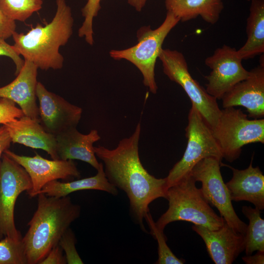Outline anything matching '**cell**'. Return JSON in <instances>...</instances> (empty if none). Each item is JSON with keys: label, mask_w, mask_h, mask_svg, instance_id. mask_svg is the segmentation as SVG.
Returning a JSON list of instances; mask_svg holds the SVG:
<instances>
[{"label": "cell", "mask_w": 264, "mask_h": 264, "mask_svg": "<svg viewBox=\"0 0 264 264\" xmlns=\"http://www.w3.org/2000/svg\"><path fill=\"white\" fill-rule=\"evenodd\" d=\"M58 160H79L90 164L96 170L100 163L97 159L93 144L101 137L97 130L88 134L79 132L76 127L70 128L55 135Z\"/></svg>", "instance_id": "obj_18"}, {"label": "cell", "mask_w": 264, "mask_h": 264, "mask_svg": "<svg viewBox=\"0 0 264 264\" xmlns=\"http://www.w3.org/2000/svg\"><path fill=\"white\" fill-rule=\"evenodd\" d=\"M76 243L74 234L69 228L62 236L58 243L65 253L67 264H84L76 250Z\"/></svg>", "instance_id": "obj_28"}, {"label": "cell", "mask_w": 264, "mask_h": 264, "mask_svg": "<svg viewBox=\"0 0 264 264\" xmlns=\"http://www.w3.org/2000/svg\"><path fill=\"white\" fill-rule=\"evenodd\" d=\"M158 58L162 63L164 73L171 81L182 88L192 105L195 106L211 129L215 128L221 110L217 99L208 93L191 75L183 54L176 50L162 48Z\"/></svg>", "instance_id": "obj_8"}, {"label": "cell", "mask_w": 264, "mask_h": 264, "mask_svg": "<svg viewBox=\"0 0 264 264\" xmlns=\"http://www.w3.org/2000/svg\"><path fill=\"white\" fill-rule=\"evenodd\" d=\"M196 182L190 174L167 189L168 208L155 222L158 229L164 231L166 225L176 221H189L211 230L223 225L225 220L212 209Z\"/></svg>", "instance_id": "obj_4"}, {"label": "cell", "mask_w": 264, "mask_h": 264, "mask_svg": "<svg viewBox=\"0 0 264 264\" xmlns=\"http://www.w3.org/2000/svg\"><path fill=\"white\" fill-rule=\"evenodd\" d=\"M192 228L202 239L209 256L216 264H232L244 250L245 235L235 231L226 221L216 230L196 224Z\"/></svg>", "instance_id": "obj_15"}, {"label": "cell", "mask_w": 264, "mask_h": 264, "mask_svg": "<svg viewBox=\"0 0 264 264\" xmlns=\"http://www.w3.org/2000/svg\"><path fill=\"white\" fill-rule=\"evenodd\" d=\"M253 155L249 166L239 170L220 163L233 172L232 178L225 183L232 201H247L260 211L264 209V176L258 166H252Z\"/></svg>", "instance_id": "obj_17"}, {"label": "cell", "mask_w": 264, "mask_h": 264, "mask_svg": "<svg viewBox=\"0 0 264 264\" xmlns=\"http://www.w3.org/2000/svg\"><path fill=\"white\" fill-rule=\"evenodd\" d=\"M37 196V209L22 239L27 264H39L81 214L80 206L68 196L59 198L40 193Z\"/></svg>", "instance_id": "obj_2"}, {"label": "cell", "mask_w": 264, "mask_h": 264, "mask_svg": "<svg viewBox=\"0 0 264 264\" xmlns=\"http://www.w3.org/2000/svg\"><path fill=\"white\" fill-rule=\"evenodd\" d=\"M223 0H165L167 11L185 22L200 16L206 22L217 23L224 8Z\"/></svg>", "instance_id": "obj_20"}, {"label": "cell", "mask_w": 264, "mask_h": 264, "mask_svg": "<svg viewBox=\"0 0 264 264\" xmlns=\"http://www.w3.org/2000/svg\"><path fill=\"white\" fill-rule=\"evenodd\" d=\"M12 142L45 151L52 159L58 160L55 135L47 132L39 119L24 115L4 125Z\"/></svg>", "instance_id": "obj_19"}, {"label": "cell", "mask_w": 264, "mask_h": 264, "mask_svg": "<svg viewBox=\"0 0 264 264\" xmlns=\"http://www.w3.org/2000/svg\"><path fill=\"white\" fill-rule=\"evenodd\" d=\"M242 60L235 48L226 44L207 57L205 64L211 69L205 77L208 81L205 85L207 93L217 100L221 99L235 85L246 79L249 71L243 66Z\"/></svg>", "instance_id": "obj_11"}, {"label": "cell", "mask_w": 264, "mask_h": 264, "mask_svg": "<svg viewBox=\"0 0 264 264\" xmlns=\"http://www.w3.org/2000/svg\"><path fill=\"white\" fill-rule=\"evenodd\" d=\"M15 104L9 99L0 98V124L5 125L24 115Z\"/></svg>", "instance_id": "obj_29"}, {"label": "cell", "mask_w": 264, "mask_h": 264, "mask_svg": "<svg viewBox=\"0 0 264 264\" xmlns=\"http://www.w3.org/2000/svg\"><path fill=\"white\" fill-rule=\"evenodd\" d=\"M247 40L237 53L242 60L264 53V0H251L246 20Z\"/></svg>", "instance_id": "obj_22"}, {"label": "cell", "mask_w": 264, "mask_h": 264, "mask_svg": "<svg viewBox=\"0 0 264 264\" xmlns=\"http://www.w3.org/2000/svg\"><path fill=\"white\" fill-rule=\"evenodd\" d=\"M36 96L39 103V119L47 132L56 135L77 127L82 117L81 108L48 91L40 82L37 86Z\"/></svg>", "instance_id": "obj_13"}, {"label": "cell", "mask_w": 264, "mask_h": 264, "mask_svg": "<svg viewBox=\"0 0 264 264\" xmlns=\"http://www.w3.org/2000/svg\"><path fill=\"white\" fill-rule=\"evenodd\" d=\"M0 264H27L22 240L6 237L0 241Z\"/></svg>", "instance_id": "obj_26"}, {"label": "cell", "mask_w": 264, "mask_h": 264, "mask_svg": "<svg viewBox=\"0 0 264 264\" xmlns=\"http://www.w3.org/2000/svg\"><path fill=\"white\" fill-rule=\"evenodd\" d=\"M246 264H264V251H257L255 255H246L242 258Z\"/></svg>", "instance_id": "obj_34"}, {"label": "cell", "mask_w": 264, "mask_h": 264, "mask_svg": "<svg viewBox=\"0 0 264 264\" xmlns=\"http://www.w3.org/2000/svg\"><path fill=\"white\" fill-rule=\"evenodd\" d=\"M102 0H87V3L82 9L84 22L78 30V36L84 38L86 42L90 45L94 43L93 21L101 9Z\"/></svg>", "instance_id": "obj_27"}, {"label": "cell", "mask_w": 264, "mask_h": 264, "mask_svg": "<svg viewBox=\"0 0 264 264\" xmlns=\"http://www.w3.org/2000/svg\"><path fill=\"white\" fill-rule=\"evenodd\" d=\"M12 142L11 137L4 125L0 127V159L4 152L8 149Z\"/></svg>", "instance_id": "obj_33"}, {"label": "cell", "mask_w": 264, "mask_h": 264, "mask_svg": "<svg viewBox=\"0 0 264 264\" xmlns=\"http://www.w3.org/2000/svg\"><path fill=\"white\" fill-rule=\"evenodd\" d=\"M242 212L249 220L245 234L246 255H251L255 251H264V220L261 217V211L243 206Z\"/></svg>", "instance_id": "obj_23"}, {"label": "cell", "mask_w": 264, "mask_h": 264, "mask_svg": "<svg viewBox=\"0 0 264 264\" xmlns=\"http://www.w3.org/2000/svg\"><path fill=\"white\" fill-rule=\"evenodd\" d=\"M42 0H0V10L14 21L24 22L42 8Z\"/></svg>", "instance_id": "obj_24"}, {"label": "cell", "mask_w": 264, "mask_h": 264, "mask_svg": "<svg viewBox=\"0 0 264 264\" xmlns=\"http://www.w3.org/2000/svg\"><path fill=\"white\" fill-rule=\"evenodd\" d=\"M185 131L186 148L181 159L166 177L168 188L190 174L193 167L201 159L212 157L221 161L223 158L211 128L193 105L189 111Z\"/></svg>", "instance_id": "obj_7"}, {"label": "cell", "mask_w": 264, "mask_h": 264, "mask_svg": "<svg viewBox=\"0 0 264 264\" xmlns=\"http://www.w3.org/2000/svg\"><path fill=\"white\" fill-rule=\"evenodd\" d=\"M223 108L242 106L254 119L264 116V60L249 71L247 78L235 85L221 98Z\"/></svg>", "instance_id": "obj_14"}, {"label": "cell", "mask_w": 264, "mask_h": 264, "mask_svg": "<svg viewBox=\"0 0 264 264\" xmlns=\"http://www.w3.org/2000/svg\"><path fill=\"white\" fill-rule=\"evenodd\" d=\"M222 158L229 162L238 159L245 145L264 143V119H249L241 109L221 110L217 125L211 130Z\"/></svg>", "instance_id": "obj_6"}, {"label": "cell", "mask_w": 264, "mask_h": 264, "mask_svg": "<svg viewBox=\"0 0 264 264\" xmlns=\"http://www.w3.org/2000/svg\"><path fill=\"white\" fill-rule=\"evenodd\" d=\"M150 234L156 239L158 244V259L155 263L156 264H183L185 261L183 259H179L172 252L168 246L167 238L164 233V231L158 229L154 220L153 217L148 212L145 217Z\"/></svg>", "instance_id": "obj_25"}, {"label": "cell", "mask_w": 264, "mask_h": 264, "mask_svg": "<svg viewBox=\"0 0 264 264\" xmlns=\"http://www.w3.org/2000/svg\"><path fill=\"white\" fill-rule=\"evenodd\" d=\"M56 12L50 22L44 26L37 24L25 34L15 31L12 36L18 53L44 70L63 67L64 58L59 49L67 43L73 33L70 7L65 0H56Z\"/></svg>", "instance_id": "obj_3"}, {"label": "cell", "mask_w": 264, "mask_h": 264, "mask_svg": "<svg viewBox=\"0 0 264 264\" xmlns=\"http://www.w3.org/2000/svg\"><path fill=\"white\" fill-rule=\"evenodd\" d=\"M141 130L140 122L132 134L120 140L115 148L94 146V151L102 161L108 181L126 193L132 218L147 233L144 220L149 212V206L158 198H165L168 187L166 177L158 178L151 175L140 161L138 145Z\"/></svg>", "instance_id": "obj_1"}, {"label": "cell", "mask_w": 264, "mask_h": 264, "mask_svg": "<svg viewBox=\"0 0 264 264\" xmlns=\"http://www.w3.org/2000/svg\"><path fill=\"white\" fill-rule=\"evenodd\" d=\"M96 174L92 176L67 182L53 180L46 183L39 194L55 197H64L74 192L85 190L104 191L113 196H117L118 189L108 180L102 162Z\"/></svg>", "instance_id": "obj_21"}, {"label": "cell", "mask_w": 264, "mask_h": 264, "mask_svg": "<svg viewBox=\"0 0 264 264\" xmlns=\"http://www.w3.org/2000/svg\"><path fill=\"white\" fill-rule=\"evenodd\" d=\"M180 22L178 18L168 12L162 24L154 29L150 26L141 27L137 32V43L128 48L109 52L115 60H126L133 64L143 76V83L153 94L158 87L155 79L154 68L162 44L170 32Z\"/></svg>", "instance_id": "obj_5"}, {"label": "cell", "mask_w": 264, "mask_h": 264, "mask_svg": "<svg viewBox=\"0 0 264 264\" xmlns=\"http://www.w3.org/2000/svg\"><path fill=\"white\" fill-rule=\"evenodd\" d=\"M31 178L25 170L4 153L0 159V239L8 237L21 240L14 221L16 200L21 193L29 191Z\"/></svg>", "instance_id": "obj_10"}, {"label": "cell", "mask_w": 264, "mask_h": 264, "mask_svg": "<svg viewBox=\"0 0 264 264\" xmlns=\"http://www.w3.org/2000/svg\"><path fill=\"white\" fill-rule=\"evenodd\" d=\"M0 56H5L11 58L16 66L15 75H17L22 68L24 60L15 50L13 45L8 44L5 40L0 38Z\"/></svg>", "instance_id": "obj_30"}, {"label": "cell", "mask_w": 264, "mask_h": 264, "mask_svg": "<svg viewBox=\"0 0 264 264\" xmlns=\"http://www.w3.org/2000/svg\"><path fill=\"white\" fill-rule=\"evenodd\" d=\"M24 60V65L16 78L0 88V98L13 101L20 106L24 115L39 119V107L36 102L38 68L32 62Z\"/></svg>", "instance_id": "obj_16"}, {"label": "cell", "mask_w": 264, "mask_h": 264, "mask_svg": "<svg viewBox=\"0 0 264 264\" xmlns=\"http://www.w3.org/2000/svg\"><path fill=\"white\" fill-rule=\"evenodd\" d=\"M3 153L21 165L29 175L32 187L27 193L31 198L37 196L43 187L50 181L81 177L80 172L72 160H49L37 153L34 156L22 155L8 149Z\"/></svg>", "instance_id": "obj_12"}, {"label": "cell", "mask_w": 264, "mask_h": 264, "mask_svg": "<svg viewBox=\"0 0 264 264\" xmlns=\"http://www.w3.org/2000/svg\"><path fill=\"white\" fill-rule=\"evenodd\" d=\"M221 163L215 157L203 158L193 167L190 174L196 181L201 182V191L209 204L218 209L229 226L245 235L247 224L239 218L234 209L221 174Z\"/></svg>", "instance_id": "obj_9"}, {"label": "cell", "mask_w": 264, "mask_h": 264, "mask_svg": "<svg viewBox=\"0 0 264 264\" xmlns=\"http://www.w3.org/2000/svg\"><path fill=\"white\" fill-rule=\"evenodd\" d=\"M16 28L15 21L8 18L0 10V38L6 40L12 37Z\"/></svg>", "instance_id": "obj_32"}, {"label": "cell", "mask_w": 264, "mask_h": 264, "mask_svg": "<svg viewBox=\"0 0 264 264\" xmlns=\"http://www.w3.org/2000/svg\"><path fill=\"white\" fill-rule=\"evenodd\" d=\"M67 264V263L66 257L63 255V250L58 244L50 250L46 256L39 264Z\"/></svg>", "instance_id": "obj_31"}, {"label": "cell", "mask_w": 264, "mask_h": 264, "mask_svg": "<svg viewBox=\"0 0 264 264\" xmlns=\"http://www.w3.org/2000/svg\"><path fill=\"white\" fill-rule=\"evenodd\" d=\"M147 1V0H128V2L136 11L140 12L145 6Z\"/></svg>", "instance_id": "obj_35"}]
</instances>
